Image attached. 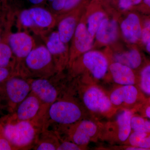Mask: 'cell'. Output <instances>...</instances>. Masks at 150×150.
I'll list each match as a JSON object with an SVG mask.
<instances>
[{"label": "cell", "instance_id": "6da1fadb", "mask_svg": "<svg viewBox=\"0 0 150 150\" xmlns=\"http://www.w3.org/2000/svg\"><path fill=\"white\" fill-rule=\"evenodd\" d=\"M22 64V76L25 78H49L57 72L52 55L44 45L35 46Z\"/></svg>", "mask_w": 150, "mask_h": 150}, {"label": "cell", "instance_id": "7a4b0ae2", "mask_svg": "<svg viewBox=\"0 0 150 150\" xmlns=\"http://www.w3.org/2000/svg\"><path fill=\"white\" fill-rule=\"evenodd\" d=\"M31 92L40 99L41 107L36 119L38 124L45 122L48 108L58 99L59 93L57 87L48 78L28 79Z\"/></svg>", "mask_w": 150, "mask_h": 150}, {"label": "cell", "instance_id": "3957f363", "mask_svg": "<svg viewBox=\"0 0 150 150\" xmlns=\"http://www.w3.org/2000/svg\"><path fill=\"white\" fill-rule=\"evenodd\" d=\"M54 123L71 125L81 120L82 112L76 103L67 100L58 99L50 105L47 115Z\"/></svg>", "mask_w": 150, "mask_h": 150}, {"label": "cell", "instance_id": "277c9868", "mask_svg": "<svg viewBox=\"0 0 150 150\" xmlns=\"http://www.w3.org/2000/svg\"><path fill=\"white\" fill-rule=\"evenodd\" d=\"M38 125L31 121H20L15 124L6 125L4 134L7 139L19 148L27 147L36 138Z\"/></svg>", "mask_w": 150, "mask_h": 150}, {"label": "cell", "instance_id": "5b68a950", "mask_svg": "<svg viewBox=\"0 0 150 150\" xmlns=\"http://www.w3.org/2000/svg\"><path fill=\"white\" fill-rule=\"evenodd\" d=\"M82 99L85 106L91 112L103 115H112L115 108L101 88L95 86L87 87L82 91Z\"/></svg>", "mask_w": 150, "mask_h": 150}, {"label": "cell", "instance_id": "8992f818", "mask_svg": "<svg viewBox=\"0 0 150 150\" xmlns=\"http://www.w3.org/2000/svg\"><path fill=\"white\" fill-rule=\"evenodd\" d=\"M109 98L115 108L126 106L140 109L147 100L139 88L135 85L121 86L112 91Z\"/></svg>", "mask_w": 150, "mask_h": 150}, {"label": "cell", "instance_id": "52a82bcc", "mask_svg": "<svg viewBox=\"0 0 150 150\" xmlns=\"http://www.w3.org/2000/svg\"><path fill=\"white\" fill-rule=\"evenodd\" d=\"M134 112L128 108L119 112L114 121L105 126V137L114 142L125 143L132 131L131 121Z\"/></svg>", "mask_w": 150, "mask_h": 150}, {"label": "cell", "instance_id": "ba28073f", "mask_svg": "<svg viewBox=\"0 0 150 150\" xmlns=\"http://www.w3.org/2000/svg\"><path fill=\"white\" fill-rule=\"evenodd\" d=\"M69 132L71 141L85 148L98 134V128L93 121L83 120L72 124Z\"/></svg>", "mask_w": 150, "mask_h": 150}, {"label": "cell", "instance_id": "9c48e42d", "mask_svg": "<svg viewBox=\"0 0 150 150\" xmlns=\"http://www.w3.org/2000/svg\"><path fill=\"white\" fill-rule=\"evenodd\" d=\"M6 40L14 56L22 62L35 46V41L32 36L23 31L10 33Z\"/></svg>", "mask_w": 150, "mask_h": 150}, {"label": "cell", "instance_id": "30bf717a", "mask_svg": "<svg viewBox=\"0 0 150 150\" xmlns=\"http://www.w3.org/2000/svg\"><path fill=\"white\" fill-rule=\"evenodd\" d=\"M82 62L93 77L97 80L103 79L107 73L108 62L106 57L100 52L96 51L86 52L83 56Z\"/></svg>", "mask_w": 150, "mask_h": 150}, {"label": "cell", "instance_id": "8fae6325", "mask_svg": "<svg viewBox=\"0 0 150 150\" xmlns=\"http://www.w3.org/2000/svg\"><path fill=\"white\" fill-rule=\"evenodd\" d=\"M30 19V29L37 33L50 30L55 25L56 19L50 11L40 7L28 9Z\"/></svg>", "mask_w": 150, "mask_h": 150}, {"label": "cell", "instance_id": "7c38bea8", "mask_svg": "<svg viewBox=\"0 0 150 150\" xmlns=\"http://www.w3.org/2000/svg\"><path fill=\"white\" fill-rule=\"evenodd\" d=\"M41 107L40 99L31 92L18 105L16 111L18 120V121H31L35 123Z\"/></svg>", "mask_w": 150, "mask_h": 150}, {"label": "cell", "instance_id": "4fadbf2b", "mask_svg": "<svg viewBox=\"0 0 150 150\" xmlns=\"http://www.w3.org/2000/svg\"><path fill=\"white\" fill-rule=\"evenodd\" d=\"M6 90L11 101L19 105L31 92V88L28 79L24 77H13L7 82Z\"/></svg>", "mask_w": 150, "mask_h": 150}, {"label": "cell", "instance_id": "5bb4252c", "mask_svg": "<svg viewBox=\"0 0 150 150\" xmlns=\"http://www.w3.org/2000/svg\"><path fill=\"white\" fill-rule=\"evenodd\" d=\"M66 43L60 39L57 31H53L47 38L46 46L51 53L57 72L63 69L64 66V58L67 52Z\"/></svg>", "mask_w": 150, "mask_h": 150}, {"label": "cell", "instance_id": "9a60e30c", "mask_svg": "<svg viewBox=\"0 0 150 150\" xmlns=\"http://www.w3.org/2000/svg\"><path fill=\"white\" fill-rule=\"evenodd\" d=\"M113 81L121 86L135 85L137 81L133 70L126 65L114 62L109 67Z\"/></svg>", "mask_w": 150, "mask_h": 150}, {"label": "cell", "instance_id": "2e32d148", "mask_svg": "<svg viewBox=\"0 0 150 150\" xmlns=\"http://www.w3.org/2000/svg\"><path fill=\"white\" fill-rule=\"evenodd\" d=\"M121 29L124 37L130 43H135L141 38L142 28L139 17L131 13L123 21Z\"/></svg>", "mask_w": 150, "mask_h": 150}, {"label": "cell", "instance_id": "e0dca14e", "mask_svg": "<svg viewBox=\"0 0 150 150\" xmlns=\"http://www.w3.org/2000/svg\"><path fill=\"white\" fill-rule=\"evenodd\" d=\"M74 45L79 53H85L91 48L93 37L90 34L86 25L80 23L77 25L74 34Z\"/></svg>", "mask_w": 150, "mask_h": 150}, {"label": "cell", "instance_id": "ac0fdd59", "mask_svg": "<svg viewBox=\"0 0 150 150\" xmlns=\"http://www.w3.org/2000/svg\"><path fill=\"white\" fill-rule=\"evenodd\" d=\"M96 39L100 43L109 44L115 41L118 35V24L114 20L104 18L97 30Z\"/></svg>", "mask_w": 150, "mask_h": 150}, {"label": "cell", "instance_id": "d6986e66", "mask_svg": "<svg viewBox=\"0 0 150 150\" xmlns=\"http://www.w3.org/2000/svg\"><path fill=\"white\" fill-rule=\"evenodd\" d=\"M76 27V19L75 17L69 16L62 19L58 23L57 30L61 40L65 43L69 42Z\"/></svg>", "mask_w": 150, "mask_h": 150}, {"label": "cell", "instance_id": "ffe728a7", "mask_svg": "<svg viewBox=\"0 0 150 150\" xmlns=\"http://www.w3.org/2000/svg\"><path fill=\"white\" fill-rule=\"evenodd\" d=\"M115 62L126 65L132 70L138 69L142 64V57L137 49H133L126 53L117 54L114 56Z\"/></svg>", "mask_w": 150, "mask_h": 150}, {"label": "cell", "instance_id": "44dd1931", "mask_svg": "<svg viewBox=\"0 0 150 150\" xmlns=\"http://www.w3.org/2000/svg\"><path fill=\"white\" fill-rule=\"evenodd\" d=\"M125 143L128 146L142 148L144 150H150V132H131Z\"/></svg>", "mask_w": 150, "mask_h": 150}, {"label": "cell", "instance_id": "7402d4cb", "mask_svg": "<svg viewBox=\"0 0 150 150\" xmlns=\"http://www.w3.org/2000/svg\"><path fill=\"white\" fill-rule=\"evenodd\" d=\"M138 83L139 88L142 92L150 96V64L142 69Z\"/></svg>", "mask_w": 150, "mask_h": 150}, {"label": "cell", "instance_id": "603a6c76", "mask_svg": "<svg viewBox=\"0 0 150 150\" xmlns=\"http://www.w3.org/2000/svg\"><path fill=\"white\" fill-rule=\"evenodd\" d=\"M105 18V14L102 12H96L90 16L87 22V29L90 34L93 37L96 33L101 22Z\"/></svg>", "mask_w": 150, "mask_h": 150}, {"label": "cell", "instance_id": "cb8c5ba5", "mask_svg": "<svg viewBox=\"0 0 150 150\" xmlns=\"http://www.w3.org/2000/svg\"><path fill=\"white\" fill-rule=\"evenodd\" d=\"M13 55L6 40H2L0 42V67H8Z\"/></svg>", "mask_w": 150, "mask_h": 150}, {"label": "cell", "instance_id": "d4e9b609", "mask_svg": "<svg viewBox=\"0 0 150 150\" xmlns=\"http://www.w3.org/2000/svg\"><path fill=\"white\" fill-rule=\"evenodd\" d=\"M131 126L134 131L150 132V121L142 116L133 115L131 118Z\"/></svg>", "mask_w": 150, "mask_h": 150}, {"label": "cell", "instance_id": "484cf974", "mask_svg": "<svg viewBox=\"0 0 150 150\" xmlns=\"http://www.w3.org/2000/svg\"><path fill=\"white\" fill-rule=\"evenodd\" d=\"M85 147L76 144L72 142H64L59 144L57 150H83Z\"/></svg>", "mask_w": 150, "mask_h": 150}, {"label": "cell", "instance_id": "4316f807", "mask_svg": "<svg viewBox=\"0 0 150 150\" xmlns=\"http://www.w3.org/2000/svg\"><path fill=\"white\" fill-rule=\"evenodd\" d=\"M141 38L143 43L145 44L150 42V20L145 23L144 27L142 29Z\"/></svg>", "mask_w": 150, "mask_h": 150}, {"label": "cell", "instance_id": "83f0119b", "mask_svg": "<svg viewBox=\"0 0 150 150\" xmlns=\"http://www.w3.org/2000/svg\"><path fill=\"white\" fill-rule=\"evenodd\" d=\"M58 144L56 143L46 141L39 143L35 147L37 150H57Z\"/></svg>", "mask_w": 150, "mask_h": 150}, {"label": "cell", "instance_id": "f1b7e54d", "mask_svg": "<svg viewBox=\"0 0 150 150\" xmlns=\"http://www.w3.org/2000/svg\"><path fill=\"white\" fill-rule=\"evenodd\" d=\"M142 0H119V6L123 10L128 9L132 6L139 4Z\"/></svg>", "mask_w": 150, "mask_h": 150}, {"label": "cell", "instance_id": "f546056e", "mask_svg": "<svg viewBox=\"0 0 150 150\" xmlns=\"http://www.w3.org/2000/svg\"><path fill=\"white\" fill-rule=\"evenodd\" d=\"M81 0H66L64 8L63 11H69L74 8Z\"/></svg>", "mask_w": 150, "mask_h": 150}, {"label": "cell", "instance_id": "4dcf8cb0", "mask_svg": "<svg viewBox=\"0 0 150 150\" xmlns=\"http://www.w3.org/2000/svg\"><path fill=\"white\" fill-rule=\"evenodd\" d=\"M9 74V71L7 67H0V82L5 80Z\"/></svg>", "mask_w": 150, "mask_h": 150}, {"label": "cell", "instance_id": "1f68e13d", "mask_svg": "<svg viewBox=\"0 0 150 150\" xmlns=\"http://www.w3.org/2000/svg\"><path fill=\"white\" fill-rule=\"evenodd\" d=\"M11 149V148L8 141L4 139H0V150Z\"/></svg>", "mask_w": 150, "mask_h": 150}, {"label": "cell", "instance_id": "d6a6232c", "mask_svg": "<svg viewBox=\"0 0 150 150\" xmlns=\"http://www.w3.org/2000/svg\"><path fill=\"white\" fill-rule=\"evenodd\" d=\"M144 110L145 115L146 117L149 118L150 119V106H145L143 107Z\"/></svg>", "mask_w": 150, "mask_h": 150}, {"label": "cell", "instance_id": "836d02e7", "mask_svg": "<svg viewBox=\"0 0 150 150\" xmlns=\"http://www.w3.org/2000/svg\"><path fill=\"white\" fill-rule=\"evenodd\" d=\"M33 5H39L43 3L45 0H28Z\"/></svg>", "mask_w": 150, "mask_h": 150}, {"label": "cell", "instance_id": "e575fe53", "mask_svg": "<svg viewBox=\"0 0 150 150\" xmlns=\"http://www.w3.org/2000/svg\"><path fill=\"white\" fill-rule=\"evenodd\" d=\"M146 49L148 52L150 53V42L146 44Z\"/></svg>", "mask_w": 150, "mask_h": 150}, {"label": "cell", "instance_id": "d590c367", "mask_svg": "<svg viewBox=\"0 0 150 150\" xmlns=\"http://www.w3.org/2000/svg\"><path fill=\"white\" fill-rule=\"evenodd\" d=\"M145 106H150V97L149 99H147L146 102V103H145V105H144V107Z\"/></svg>", "mask_w": 150, "mask_h": 150}, {"label": "cell", "instance_id": "8d00e7d4", "mask_svg": "<svg viewBox=\"0 0 150 150\" xmlns=\"http://www.w3.org/2000/svg\"><path fill=\"white\" fill-rule=\"evenodd\" d=\"M144 2L150 8V0H144Z\"/></svg>", "mask_w": 150, "mask_h": 150}, {"label": "cell", "instance_id": "74e56055", "mask_svg": "<svg viewBox=\"0 0 150 150\" xmlns=\"http://www.w3.org/2000/svg\"><path fill=\"white\" fill-rule=\"evenodd\" d=\"M0 2H1L4 5L6 4V0H0Z\"/></svg>", "mask_w": 150, "mask_h": 150}, {"label": "cell", "instance_id": "f35d334b", "mask_svg": "<svg viewBox=\"0 0 150 150\" xmlns=\"http://www.w3.org/2000/svg\"><path fill=\"white\" fill-rule=\"evenodd\" d=\"M2 40V39L1 38V29H0V42H1Z\"/></svg>", "mask_w": 150, "mask_h": 150}, {"label": "cell", "instance_id": "ab89813d", "mask_svg": "<svg viewBox=\"0 0 150 150\" xmlns=\"http://www.w3.org/2000/svg\"><path fill=\"white\" fill-rule=\"evenodd\" d=\"M48 1L50 3H52V2L54 1H55V0H48Z\"/></svg>", "mask_w": 150, "mask_h": 150}]
</instances>
